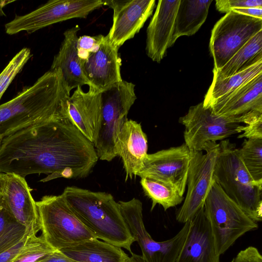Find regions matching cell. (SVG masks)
<instances>
[{
    "label": "cell",
    "mask_w": 262,
    "mask_h": 262,
    "mask_svg": "<svg viewBox=\"0 0 262 262\" xmlns=\"http://www.w3.org/2000/svg\"><path fill=\"white\" fill-rule=\"evenodd\" d=\"M70 96L60 71L50 70L0 105V135L4 138L32 125L66 118Z\"/></svg>",
    "instance_id": "6da1fadb"
},
{
    "label": "cell",
    "mask_w": 262,
    "mask_h": 262,
    "mask_svg": "<svg viewBox=\"0 0 262 262\" xmlns=\"http://www.w3.org/2000/svg\"><path fill=\"white\" fill-rule=\"evenodd\" d=\"M77 217L96 238L124 248L130 253L135 242L118 202L108 193L75 186L62 193Z\"/></svg>",
    "instance_id": "7a4b0ae2"
},
{
    "label": "cell",
    "mask_w": 262,
    "mask_h": 262,
    "mask_svg": "<svg viewBox=\"0 0 262 262\" xmlns=\"http://www.w3.org/2000/svg\"><path fill=\"white\" fill-rule=\"evenodd\" d=\"M219 145L215 182L252 221H261L262 183L255 181L249 173L234 144L223 140Z\"/></svg>",
    "instance_id": "3957f363"
},
{
    "label": "cell",
    "mask_w": 262,
    "mask_h": 262,
    "mask_svg": "<svg viewBox=\"0 0 262 262\" xmlns=\"http://www.w3.org/2000/svg\"><path fill=\"white\" fill-rule=\"evenodd\" d=\"M204 210L220 256L241 236L258 228L256 223L226 195L215 180L205 200Z\"/></svg>",
    "instance_id": "277c9868"
},
{
    "label": "cell",
    "mask_w": 262,
    "mask_h": 262,
    "mask_svg": "<svg viewBox=\"0 0 262 262\" xmlns=\"http://www.w3.org/2000/svg\"><path fill=\"white\" fill-rule=\"evenodd\" d=\"M41 236L59 250L95 236L77 217L62 194L48 195L36 202Z\"/></svg>",
    "instance_id": "5b68a950"
},
{
    "label": "cell",
    "mask_w": 262,
    "mask_h": 262,
    "mask_svg": "<svg viewBox=\"0 0 262 262\" xmlns=\"http://www.w3.org/2000/svg\"><path fill=\"white\" fill-rule=\"evenodd\" d=\"M135 87L132 82L123 80L101 92L100 127L94 145L101 160L111 162L117 157L115 142L137 99Z\"/></svg>",
    "instance_id": "8992f818"
},
{
    "label": "cell",
    "mask_w": 262,
    "mask_h": 262,
    "mask_svg": "<svg viewBox=\"0 0 262 262\" xmlns=\"http://www.w3.org/2000/svg\"><path fill=\"white\" fill-rule=\"evenodd\" d=\"M121 212L129 231L139 245L146 262H175L186 240L189 221L173 237L163 242L152 239L145 229L143 220L142 204L133 198L118 202Z\"/></svg>",
    "instance_id": "52a82bcc"
},
{
    "label": "cell",
    "mask_w": 262,
    "mask_h": 262,
    "mask_svg": "<svg viewBox=\"0 0 262 262\" xmlns=\"http://www.w3.org/2000/svg\"><path fill=\"white\" fill-rule=\"evenodd\" d=\"M262 31V19L230 11L214 26L209 43L214 69L222 68L254 35Z\"/></svg>",
    "instance_id": "ba28073f"
},
{
    "label": "cell",
    "mask_w": 262,
    "mask_h": 262,
    "mask_svg": "<svg viewBox=\"0 0 262 262\" xmlns=\"http://www.w3.org/2000/svg\"><path fill=\"white\" fill-rule=\"evenodd\" d=\"M202 151H190L187 183V191L184 202L176 213L178 222L191 220L204 206L205 200L214 181V171L219 154L216 142L207 143Z\"/></svg>",
    "instance_id": "9c48e42d"
},
{
    "label": "cell",
    "mask_w": 262,
    "mask_h": 262,
    "mask_svg": "<svg viewBox=\"0 0 262 262\" xmlns=\"http://www.w3.org/2000/svg\"><path fill=\"white\" fill-rule=\"evenodd\" d=\"M103 5V0H53L33 11L16 15L5 25L9 35L32 33L50 25L74 18H86Z\"/></svg>",
    "instance_id": "30bf717a"
},
{
    "label": "cell",
    "mask_w": 262,
    "mask_h": 262,
    "mask_svg": "<svg viewBox=\"0 0 262 262\" xmlns=\"http://www.w3.org/2000/svg\"><path fill=\"white\" fill-rule=\"evenodd\" d=\"M179 122L185 126V144L190 151H202L207 143L241 133L243 126L213 114L204 107L203 102L190 106Z\"/></svg>",
    "instance_id": "8fae6325"
},
{
    "label": "cell",
    "mask_w": 262,
    "mask_h": 262,
    "mask_svg": "<svg viewBox=\"0 0 262 262\" xmlns=\"http://www.w3.org/2000/svg\"><path fill=\"white\" fill-rule=\"evenodd\" d=\"M190 151L186 145L147 154L136 176L171 184L183 195L186 186Z\"/></svg>",
    "instance_id": "7c38bea8"
},
{
    "label": "cell",
    "mask_w": 262,
    "mask_h": 262,
    "mask_svg": "<svg viewBox=\"0 0 262 262\" xmlns=\"http://www.w3.org/2000/svg\"><path fill=\"white\" fill-rule=\"evenodd\" d=\"M207 108L216 116L247 125L262 117V73L217 99Z\"/></svg>",
    "instance_id": "4fadbf2b"
},
{
    "label": "cell",
    "mask_w": 262,
    "mask_h": 262,
    "mask_svg": "<svg viewBox=\"0 0 262 262\" xmlns=\"http://www.w3.org/2000/svg\"><path fill=\"white\" fill-rule=\"evenodd\" d=\"M155 0H103V5L113 10L112 26L107 34L110 42L119 48L133 38L151 16Z\"/></svg>",
    "instance_id": "5bb4252c"
},
{
    "label": "cell",
    "mask_w": 262,
    "mask_h": 262,
    "mask_svg": "<svg viewBox=\"0 0 262 262\" xmlns=\"http://www.w3.org/2000/svg\"><path fill=\"white\" fill-rule=\"evenodd\" d=\"M0 190L7 208L18 222L37 232L40 230L36 202L24 178L0 172Z\"/></svg>",
    "instance_id": "9a60e30c"
},
{
    "label": "cell",
    "mask_w": 262,
    "mask_h": 262,
    "mask_svg": "<svg viewBox=\"0 0 262 262\" xmlns=\"http://www.w3.org/2000/svg\"><path fill=\"white\" fill-rule=\"evenodd\" d=\"M67 118L95 145L101 118V92L93 86L85 92L78 87L68 101Z\"/></svg>",
    "instance_id": "2e32d148"
},
{
    "label": "cell",
    "mask_w": 262,
    "mask_h": 262,
    "mask_svg": "<svg viewBox=\"0 0 262 262\" xmlns=\"http://www.w3.org/2000/svg\"><path fill=\"white\" fill-rule=\"evenodd\" d=\"M119 48L114 46L107 35L97 51L91 54L81 65L90 86L102 92L123 80Z\"/></svg>",
    "instance_id": "e0dca14e"
},
{
    "label": "cell",
    "mask_w": 262,
    "mask_h": 262,
    "mask_svg": "<svg viewBox=\"0 0 262 262\" xmlns=\"http://www.w3.org/2000/svg\"><path fill=\"white\" fill-rule=\"evenodd\" d=\"M180 0L158 1L146 30L145 50L152 61L160 63L172 46L175 19Z\"/></svg>",
    "instance_id": "ac0fdd59"
},
{
    "label": "cell",
    "mask_w": 262,
    "mask_h": 262,
    "mask_svg": "<svg viewBox=\"0 0 262 262\" xmlns=\"http://www.w3.org/2000/svg\"><path fill=\"white\" fill-rule=\"evenodd\" d=\"M175 262H220L204 206L189 221L186 240Z\"/></svg>",
    "instance_id": "d6986e66"
},
{
    "label": "cell",
    "mask_w": 262,
    "mask_h": 262,
    "mask_svg": "<svg viewBox=\"0 0 262 262\" xmlns=\"http://www.w3.org/2000/svg\"><path fill=\"white\" fill-rule=\"evenodd\" d=\"M146 135L140 123L127 119L124 123L115 142V152L120 156L125 171V181L136 177L147 154Z\"/></svg>",
    "instance_id": "ffe728a7"
},
{
    "label": "cell",
    "mask_w": 262,
    "mask_h": 262,
    "mask_svg": "<svg viewBox=\"0 0 262 262\" xmlns=\"http://www.w3.org/2000/svg\"><path fill=\"white\" fill-rule=\"evenodd\" d=\"M79 30L80 28L76 26L63 33L64 38L59 51L54 56L50 69L60 71L65 85L70 93L74 89L83 85H90L82 72L77 54V33Z\"/></svg>",
    "instance_id": "44dd1931"
},
{
    "label": "cell",
    "mask_w": 262,
    "mask_h": 262,
    "mask_svg": "<svg viewBox=\"0 0 262 262\" xmlns=\"http://www.w3.org/2000/svg\"><path fill=\"white\" fill-rule=\"evenodd\" d=\"M60 252L76 262H130L121 248L97 238L66 247Z\"/></svg>",
    "instance_id": "7402d4cb"
},
{
    "label": "cell",
    "mask_w": 262,
    "mask_h": 262,
    "mask_svg": "<svg viewBox=\"0 0 262 262\" xmlns=\"http://www.w3.org/2000/svg\"><path fill=\"white\" fill-rule=\"evenodd\" d=\"M211 0H180L174 23L172 42L183 36L194 34L205 23Z\"/></svg>",
    "instance_id": "603a6c76"
},
{
    "label": "cell",
    "mask_w": 262,
    "mask_h": 262,
    "mask_svg": "<svg viewBox=\"0 0 262 262\" xmlns=\"http://www.w3.org/2000/svg\"><path fill=\"white\" fill-rule=\"evenodd\" d=\"M262 60V31L254 35L221 69L213 70V79H223Z\"/></svg>",
    "instance_id": "cb8c5ba5"
},
{
    "label": "cell",
    "mask_w": 262,
    "mask_h": 262,
    "mask_svg": "<svg viewBox=\"0 0 262 262\" xmlns=\"http://www.w3.org/2000/svg\"><path fill=\"white\" fill-rule=\"evenodd\" d=\"M261 73L262 60L227 78L213 79L203 101L204 107L207 108L217 99L236 90Z\"/></svg>",
    "instance_id": "d4e9b609"
},
{
    "label": "cell",
    "mask_w": 262,
    "mask_h": 262,
    "mask_svg": "<svg viewBox=\"0 0 262 262\" xmlns=\"http://www.w3.org/2000/svg\"><path fill=\"white\" fill-rule=\"evenodd\" d=\"M140 184L145 195L152 201L151 211L157 204L166 211L184 200L183 195L171 184L147 177L141 178Z\"/></svg>",
    "instance_id": "484cf974"
},
{
    "label": "cell",
    "mask_w": 262,
    "mask_h": 262,
    "mask_svg": "<svg viewBox=\"0 0 262 262\" xmlns=\"http://www.w3.org/2000/svg\"><path fill=\"white\" fill-rule=\"evenodd\" d=\"M31 230H34L27 228L12 215L2 196L0 201V254L19 242Z\"/></svg>",
    "instance_id": "4316f807"
},
{
    "label": "cell",
    "mask_w": 262,
    "mask_h": 262,
    "mask_svg": "<svg viewBox=\"0 0 262 262\" xmlns=\"http://www.w3.org/2000/svg\"><path fill=\"white\" fill-rule=\"evenodd\" d=\"M242 162L253 179L262 183V139L245 140L239 149Z\"/></svg>",
    "instance_id": "83f0119b"
},
{
    "label": "cell",
    "mask_w": 262,
    "mask_h": 262,
    "mask_svg": "<svg viewBox=\"0 0 262 262\" xmlns=\"http://www.w3.org/2000/svg\"><path fill=\"white\" fill-rule=\"evenodd\" d=\"M33 233L23 250L13 262H40L56 250L51 247L42 236Z\"/></svg>",
    "instance_id": "f1b7e54d"
},
{
    "label": "cell",
    "mask_w": 262,
    "mask_h": 262,
    "mask_svg": "<svg viewBox=\"0 0 262 262\" xmlns=\"http://www.w3.org/2000/svg\"><path fill=\"white\" fill-rule=\"evenodd\" d=\"M31 56L30 49L23 48L12 58L1 73L0 101L10 83L21 71Z\"/></svg>",
    "instance_id": "f546056e"
},
{
    "label": "cell",
    "mask_w": 262,
    "mask_h": 262,
    "mask_svg": "<svg viewBox=\"0 0 262 262\" xmlns=\"http://www.w3.org/2000/svg\"><path fill=\"white\" fill-rule=\"evenodd\" d=\"M104 36L83 35L78 37L77 49L81 65L92 53L97 51L103 41Z\"/></svg>",
    "instance_id": "4dcf8cb0"
},
{
    "label": "cell",
    "mask_w": 262,
    "mask_h": 262,
    "mask_svg": "<svg viewBox=\"0 0 262 262\" xmlns=\"http://www.w3.org/2000/svg\"><path fill=\"white\" fill-rule=\"evenodd\" d=\"M216 9L221 13H228L235 9L262 7L261 0H216Z\"/></svg>",
    "instance_id": "1f68e13d"
},
{
    "label": "cell",
    "mask_w": 262,
    "mask_h": 262,
    "mask_svg": "<svg viewBox=\"0 0 262 262\" xmlns=\"http://www.w3.org/2000/svg\"><path fill=\"white\" fill-rule=\"evenodd\" d=\"M33 233H37V232L34 230L30 231L19 242L1 253L0 262H13L15 258L24 249Z\"/></svg>",
    "instance_id": "d6a6232c"
},
{
    "label": "cell",
    "mask_w": 262,
    "mask_h": 262,
    "mask_svg": "<svg viewBox=\"0 0 262 262\" xmlns=\"http://www.w3.org/2000/svg\"><path fill=\"white\" fill-rule=\"evenodd\" d=\"M243 134L238 138L262 139V117L242 128Z\"/></svg>",
    "instance_id": "836d02e7"
},
{
    "label": "cell",
    "mask_w": 262,
    "mask_h": 262,
    "mask_svg": "<svg viewBox=\"0 0 262 262\" xmlns=\"http://www.w3.org/2000/svg\"><path fill=\"white\" fill-rule=\"evenodd\" d=\"M231 262H262V256L256 247L249 246L240 251Z\"/></svg>",
    "instance_id": "e575fe53"
},
{
    "label": "cell",
    "mask_w": 262,
    "mask_h": 262,
    "mask_svg": "<svg viewBox=\"0 0 262 262\" xmlns=\"http://www.w3.org/2000/svg\"><path fill=\"white\" fill-rule=\"evenodd\" d=\"M40 262H76L59 250H55Z\"/></svg>",
    "instance_id": "d590c367"
},
{
    "label": "cell",
    "mask_w": 262,
    "mask_h": 262,
    "mask_svg": "<svg viewBox=\"0 0 262 262\" xmlns=\"http://www.w3.org/2000/svg\"><path fill=\"white\" fill-rule=\"evenodd\" d=\"M233 11L244 15L262 19V7L238 8Z\"/></svg>",
    "instance_id": "8d00e7d4"
},
{
    "label": "cell",
    "mask_w": 262,
    "mask_h": 262,
    "mask_svg": "<svg viewBox=\"0 0 262 262\" xmlns=\"http://www.w3.org/2000/svg\"><path fill=\"white\" fill-rule=\"evenodd\" d=\"M131 254L130 262H146L142 255H137L132 252Z\"/></svg>",
    "instance_id": "74e56055"
},
{
    "label": "cell",
    "mask_w": 262,
    "mask_h": 262,
    "mask_svg": "<svg viewBox=\"0 0 262 262\" xmlns=\"http://www.w3.org/2000/svg\"><path fill=\"white\" fill-rule=\"evenodd\" d=\"M12 2V1H0V12L2 11V8L9 3Z\"/></svg>",
    "instance_id": "f35d334b"
},
{
    "label": "cell",
    "mask_w": 262,
    "mask_h": 262,
    "mask_svg": "<svg viewBox=\"0 0 262 262\" xmlns=\"http://www.w3.org/2000/svg\"><path fill=\"white\" fill-rule=\"evenodd\" d=\"M3 139V138L1 136V135H0V147L2 144Z\"/></svg>",
    "instance_id": "ab89813d"
},
{
    "label": "cell",
    "mask_w": 262,
    "mask_h": 262,
    "mask_svg": "<svg viewBox=\"0 0 262 262\" xmlns=\"http://www.w3.org/2000/svg\"><path fill=\"white\" fill-rule=\"evenodd\" d=\"M2 194H1V190H0V201H1V199H2Z\"/></svg>",
    "instance_id": "60d3db41"
},
{
    "label": "cell",
    "mask_w": 262,
    "mask_h": 262,
    "mask_svg": "<svg viewBox=\"0 0 262 262\" xmlns=\"http://www.w3.org/2000/svg\"></svg>",
    "instance_id": "b9f144b4"
}]
</instances>
